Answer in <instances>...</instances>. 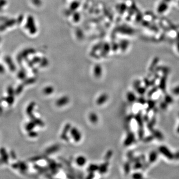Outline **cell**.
I'll return each mask as SVG.
<instances>
[{
  "mask_svg": "<svg viewBox=\"0 0 179 179\" xmlns=\"http://www.w3.org/2000/svg\"><path fill=\"white\" fill-rule=\"evenodd\" d=\"M150 132L152 133V134L154 136V138H156V139H158L159 140H162L163 139H164V136H163L162 133L158 130L153 129Z\"/></svg>",
  "mask_w": 179,
  "mask_h": 179,
  "instance_id": "11",
  "label": "cell"
},
{
  "mask_svg": "<svg viewBox=\"0 0 179 179\" xmlns=\"http://www.w3.org/2000/svg\"><path fill=\"white\" fill-rule=\"evenodd\" d=\"M168 104L166 103L165 101L164 102H161V103H160V108L162 109V110H166L167 108V107H168Z\"/></svg>",
  "mask_w": 179,
  "mask_h": 179,
  "instance_id": "33",
  "label": "cell"
},
{
  "mask_svg": "<svg viewBox=\"0 0 179 179\" xmlns=\"http://www.w3.org/2000/svg\"><path fill=\"white\" fill-rule=\"evenodd\" d=\"M142 116V115L141 112H140L137 114H136L134 116V118L139 128H143L144 120H143V117Z\"/></svg>",
  "mask_w": 179,
  "mask_h": 179,
  "instance_id": "7",
  "label": "cell"
},
{
  "mask_svg": "<svg viewBox=\"0 0 179 179\" xmlns=\"http://www.w3.org/2000/svg\"><path fill=\"white\" fill-rule=\"evenodd\" d=\"M166 77L163 76L160 80L159 85V88L162 91L163 93H165L166 91Z\"/></svg>",
  "mask_w": 179,
  "mask_h": 179,
  "instance_id": "10",
  "label": "cell"
},
{
  "mask_svg": "<svg viewBox=\"0 0 179 179\" xmlns=\"http://www.w3.org/2000/svg\"><path fill=\"white\" fill-rule=\"evenodd\" d=\"M126 97H127L128 101L130 103H134L137 100V98H136V97L135 96V94L132 92H128Z\"/></svg>",
  "mask_w": 179,
  "mask_h": 179,
  "instance_id": "16",
  "label": "cell"
},
{
  "mask_svg": "<svg viewBox=\"0 0 179 179\" xmlns=\"http://www.w3.org/2000/svg\"><path fill=\"white\" fill-rule=\"evenodd\" d=\"M94 177H95V174H94V172H89V175L87 176L86 178L87 179H92L94 178Z\"/></svg>",
  "mask_w": 179,
  "mask_h": 179,
  "instance_id": "36",
  "label": "cell"
},
{
  "mask_svg": "<svg viewBox=\"0 0 179 179\" xmlns=\"http://www.w3.org/2000/svg\"><path fill=\"white\" fill-rule=\"evenodd\" d=\"M112 151L109 150L107 152L106 154L105 155V161H109V160L110 159V158L112 157Z\"/></svg>",
  "mask_w": 179,
  "mask_h": 179,
  "instance_id": "29",
  "label": "cell"
},
{
  "mask_svg": "<svg viewBox=\"0 0 179 179\" xmlns=\"http://www.w3.org/2000/svg\"><path fill=\"white\" fill-rule=\"evenodd\" d=\"M154 139V137L152 134V135L146 136L145 138H143V140L145 143H148V142H150L151 141H152Z\"/></svg>",
  "mask_w": 179,
  "mask_h": 179,
  "instance_id": "28",
  "label": "cell"
},
{
  "mask_svg": "<svg viewBox=\"0 0 179 179\" xmlns=\"http://www.w3.org/2000/svg\"><path fill=\"white\" fill-rule=\"evenodd\" d=\"M144 130L143 128H138V138L140 140H142L144 138Z\"/></svg>",
  "mask_w": 179,
  "mask_h": 179,
  "instance_id": "22",
  "label": "cell"
},
{
  "mask_svg": "<svg viewBox=\"0 0 179 179\" xmlns=\"http://www.w3.org/2000/svg\"><path fill=\"white\" fill-rule=\"evenodd\" d=\"M173 93L175 95H179V86L176 87L173 90Z\"/></svg>",
  "mask_w": 179,
  "mask_h": 179,
  "instance_id": "35",
  "label": "cell"
},
{
  "mask_svg": "<svg viewBox=\"0 0 179 179\" xmlns=\"http://www.w3.org/2000/svg\"><path fill=\"white\" fill-rule=\"evenodd\" d=\"M59 146L58 145H54L50 147L49 148L47 149L46 150L45 152L47 154H51V153H53L56 152H57V151L59 150Z\"/></svg>",
  "mask_w": 179,
  "mask_h": 179,
  "instance_id": "14",
  "label": "cell"
},
{
  "mask_svg": "<svg viewBox=\"0 0 179 179\" xmlns=\"http://www.w3.org/2000/svg\"><path fill=\"white\" fill-rule=\"evenodd\" d=\"M158 149H159V152L163 155L164 156L166 157V158H168L169 160L173 159L174 155L167 147L163 146V145L159 147Z\"/></svg>",
  "mask_w": 179,
  "mask_h": 179,
  "instance_id": "1",
  "label": "cell"
},
{
  "mask_svg": "<svg viewBox=\"0 0 179 179\" xmlns=\"http://www.w3.org/2000/svg\"><path fill=\"white\" fill-rule=\"evenodd\" d=\"M143 120L144 122H148L149 121V118L148 116V115H145L143 116Z\"/></svg>",
  "mask_w": 179,
  "mask_h": 179,
  "instance_id": "39",
  "label": "cell"
},
{
  "mask_svg": "<svg viewBox=\"0 0 179 179\" xmlns=\"http://www.w3.org/2000/svg\"><path fill=\"white\" fill-rule=\"evenodd\" d=\"M34 106H35V103H31L30 105H29V107L27 109V113L30 116H32V112H33V110L34 109Z\"/></svg>",
  "mask_w": 179,
  "mask_h": 179,
  "instance_id": "21",
  "label": "cell"
},
{
  "mask_svg": "<svg viewBox=\"0 0 179 179\" xmlns=\"http://www.w3.org/2000/svg\"><path fill=\"white\" fill-rule=\"evenodd\" d=\"M135 137L134 134L132 132H128L127 136L124 141V145L126 146H128L132 145L135 141Z\"/></svg>",
  "mask_w": 179,
  "mask_h": 179,
  "instance_id": "3",
  "label": "cell"
},
{
  "mask_svg": "<svg viewBox=\"0 0 179 179\" xmlns=\"http://www.w3.org/2000/svg\"><path fill=\"white\" fill-rule=\"evenodd\" d=\"M71 128V126L70 124H67L65 125V127L64 128L63 130V132H62L61 135V139H63L65 141H68L69 140V137L67 135V134L69 132H70Z\"/></svg>",
  "mask_w": 179,
  "mask_h": 179,
  "instance_id": "5",
  "label": "cell"
},
{
  "mask_svg": "<svg viewBox=\"0 0 179 179\" xmlns=\"http://www.w3.org/2000/svg\"><path fill=\"white\" fill-rule=\"evenodd\" d=\"M174 155V159H175L176 160H179V151L177 152Z\"/></svg>",
  "mask_w": 179,
  "mask_h": 179,
  "instance_id": "40",
  "label": "cell"
},
{
  "mask_svg": "<svg viewBox=\"0 0 179 179\" xmlns=\"http://www.w3.org/2000/svg\"><path fill=\"white\" fill-rule=\"evenodd\" d=\"M177 132L178 134H179V125L178 126L177 129Z\"/></svg>",
  "mask_w": 179,
  "mask_h": 179,
  "instance_id": "41",
  "label": "cell"
},
{
  "mask_svg": "<svg viewBox=\"0 0 179 179\" xmlns=\"http://www.w3.org/2000/svg\"><path fill=\"white\" fill-rule=\"evenodd\" d=\"M109 165V161H105L104 163L101 164V165L99 166L98 171L101 174L106 173L108 171Z\"/></svg>",
  "mask_w": 179,
  "mask_h": 179,
  "instance_id": "8",
  "label": "cell"
},
{
  "mask_svg": "<svg viewBox=\"0 0 179 179\" xmlns=\"http://www.w3.org/2000/svg\"><path fill=\"white\" fill-rule=\"evenodd\" d=\"M99 168V166L97 164H91L90 165L88 168H87V171L89 172H95V171H98Z\"/></svg>",
  "mask_w": 179,
  "mask_h": 179,
  "instance_id": "18",
  "label": "cell"
},
{
  "mask_svg": "<svg viewBox=\"0 0 179 179\" xmlns=\"http://www.w3.org/2000/svg\"><path fill=\"white\" fill-rule=\"evenodd\" d=\"M70 133L71 136L72 137L75 142H78L81 140L82 138V135L79 130L77 128H71L70 130Z\"/></svg>",
  "mask_w": 179,
  "mask_h": 179,
  "instance_id": "2",
  "label": "cell"
},
{
  "mask_svg": "<svg viewBox=\"0 0 179 179\" xmlns=\"http://www.w3.org/2000/svg\"><path fill=\"white\" fill-rule=\"evenodd\" d=\"M137 102L140 104L141 105H144L146 103V101L145 100L144 98L143 97H140L138 98V99L136 100Z\"/></svg>",
  "mask_w": 179,
  "mask_h": 179,
  "instance_id": "31",
  "label": "cell"
},
{
  "mask_svg": "<svg viewBox=\"0 0 179 179\" xmlns=\"http://www.w3.org/2000/svg\"></svg>",
  "mask_w": 179,
  "mask_h": 179,
  "instance_id": "42",
  "label": "cell"
},
{
  "mask_svg": "<svg viewBox=\"0 0 179 179\" xmlns=\"http://www.w3.org/2000/svg\"><path fill=\"white\" fill-rule=\"evenodd\" d=\"M29 135L31 136V137H36L37 136V134L36 133V132H32V131H31L30 132V133H29Z\"/></svg>",
  "mask_w": 179,
  "mask_h": 179,
  "instance_id": "38",
  "label": "cell"
},
{
  "mask_svg": "<svg viewBox=\"0 0 179 179\" xmlns=\"http://www.w3.org/2000/svg\"><path fill=\"white\" fill-rule=\"evenodd\" d=\"M158 157V153L156 151H153L150 153L149 156V163H153L156 161Z\"/></svg>",
  "mask_w": 179,
  "mask_h": 179,
  "instance_id": "12",
  "label": "cell"
},
{
  "mask_svg": "<svg viewBox=\"0 0 179 179\" xmlns=\"http://www.w3.org/2000/svg\"><path fill=\"white\" fill-rule=\"evenodd\" d=\"M143 163H142L141 162H140V161L135 162V163H134V166H133V169L134 170L141 169V168H142V167H143Z\"/></svg>",
  "mask_w": 179,
  "mask_h": 179,
  "instance_id": "27",
  "label": "cell"
},
{
  "mask_svg": "<svg viewBox=\"0 0 179 179\" xmlns=\"http://www.w3.org/2000/svg\"><path fill=\"white\" fill-rule=\"evenodd\" d=\"M132 178L135 179H142L143 178V176L140 173H135L133 174Z\"/></svg>",
  "mask_w": 179,
  "mask_h": 179,
  "instance_id": "32",
  "label": "cell"
},
{
  "mask_svg": "<svg viewBox=\"0 0 179 179\" xmlns=\"http://www.w3.org/2000/svg\"><path fill=\"white\" fill-rule=\"evenodd\" d=\"M54 92V88L51 86H48L44 88L43 90V93L45 95H50L53 93Z\"/></svg>",
  "mask_w": 179,
  "mask_h": 179,
  "instance_id": "20",
  "label": "cell"
},
{
  "mask_svg": "<svg viewBox=\"0 0 179 179\" xmlns=\"http://www.w3.org/2000/svg\"><path fill=\"white\" fill-rule=\"evenodd\" d=\"M140 82L139 81H136V82H135V83H134V89L136 90L138 88H139V87L140 86Z\"/></svg>",
  "mask_w": 179,
  "mask_h": 179,
  "instance_id": "34",
  "label": "cell"
},
{
  "mask_svg": "<svg viewBox=\"0 0 179 179\" xmlns=\"http://www.w3.org/2000/svg\"><path fill=\"white\" fill-rule=\"evenodd\" d=\"M124 170L126 174H128L130 171V163L129 161L126 163L124 165Z\"/></svg>",
  "mask_w": 179,
  "mask_h": 179,
  "instance_id": "23",
  "label": "cell"
},
{
  "mask_svg": "<svg viewBox=\"0 0 179 179\" xmlns=\"http://www.w3.org/2000/svg\"><path fill=\"white\" fill-rule=\"evenodd\" d=\"M144 82H145V85L146 88H148L151 86L150 82L148 80L145 79Z\"/></svg>",
  "mask_w": 179,
  "mask_h": 179,
  "instance_id": "37",
  "label": "cell"
},
{
  "mask_svg": "<svg viewBox=\"0 0 179 179\" xmlns=\"http://www.w3.org/2000/svg\"><path fill=\"white\" fill-rule=\"evenodd\" d=\"M156 118L153 116L152 117V118H151V120L148 122L147 126V128L150 132L154 129V126L156 124Z\"/></svg>",
  "mask_w": 179,
  "mask_h": 179,
  "instance_id": "17",
  "label": "cell"
},
{
  "mask_svg": "<svg viewBox=\"0 0 179 179\" xmlns=\"http://www.w3.org/2000/svg\"><path fill=\"white\" fill-rule=\"evenodd\" d=\"M137 91V93L139 94L140 96H143V95L145 94L146 92V88L145 87H139V88L136 90Z\"/></svg>",
  "mask_w": 179,
  "mask_h": 179,
  "instance_id": "24",
  "label": "cell"
},
{
  "mask_svg": "<svg viewBox=\"0 0 179 179\" xmlns=\"http://www.w3.org/2000/svg\"><path fill=\"white\" fill-rule=\"evenodd\" d=\"M108 99V96L106 94H103L101 95L98 98L97 100V104L98 105H102L106 102V101Z\"/></svg>",
  "mask_w": 179,
  "mask_h": 179,
  "instance_id": "9",
  "label": "cell"
},
{
  "mask_svg": "<svg viewBox=\"0 0 179 179\" xmlns=\"http://www.w3.org/2000/svg\"><path fill=\"white\" fill-rule=\"evenodd\" d=\"M147 104L148 105V108L147 109V112H149V111L154 109L155 107L156 102L154 100L151 99H149L146 101Z\"/></svg>",
  "mask_w": 179,
  "mask_h": 179,
  "instance_id": "15",
  "label": "cell"
},
{
  "mask_svg": "<svg viewBox=\"0 0 179 179\" xmlns=\"http://www.w3.org/2000/svg\"><path fill=\"white\" fill-rule=\"evenodd\" d=\"M69 98L67 96H64L58 100L56 102V104L58 107H62L67 105V104L69 103Z\"/></svg>",
  "mask_w": 179,
  "mask_h": 179,
  "instance_id": "6",
  "label": "cell"
},
{
  "mask_svg": "<svg viewBox=\"0 0 179 179\" xmlns=\"http://www.w3.org/2000/svg\"><path fill=\"white\" fill-rule=\"evenodd\" d=\"M158 87H154L153 88H152L148 92V93L147 94V96H148V97L149 98H150L155 93H156L157 91H158Z\"/></svg>",
  "mask_w": 179,
  "mask_h": 179,
  "instance_id": "25",
  "label": "cell"
},
{
  "mask_svg": "<svg viewBox=\"0 0 179 179\" xmlns=\"http://www.w3.org/2000/svg\"><path fill=\"white\" fill-rule=\"evenodd\" d=\"M164 101L167 103L168 105L172 104L173 102V99L171 96L169 95H166L164 97Z\"/></svg>",
  "mask_w": 179,
  "mask_h": 179,
  "instance_id": "26",
  "label": "cell"
},
{
  "mask_svg": "<svg viewBox=\"0 0 179 179\" xmlns=\"http://www.w3.org/2000/svg\"><path fill=\"white\" fill-rule=\"evenodd\" d=\"M89 120L93 124H96L98 121V117L95 113L92 112L90 114Z\"/></svg>",
  "mask_w": 179,
  "mask_h": 179,
  "instance_id": "19",
  "label": "cell"
},
{
  "mask_svg": "<svg viewBox=\"0 0 179 179\" xmlns=\"http://www.w3.org/2000/svg\"><path fill=\"white\" fill-rule=\"evenodd\" d=\"M86 159L85 157L83 156H78L76 159V162L77 164L79 166H83L86 164Z\"/></svg>",
  "mask_w": 179,
  "mask_h": 179,
  "instance_id": "13",
  "label": "cell"
},
{
  "mask_svg": "<svg viewBox=\"0 0 179 179\" xmlns=\"http://www.w3.org/2000/svg\"><path fill=\"white\" fill-rule=\"evenodd\" d=\"M46 160L49 163V165L48 168L51 171L52 173L53 174H57L58 172V169L60 167V165L57 164L53 160H47V159H46Z\"/></svg>",
  "mask_w": 179,
  "mask_h": 179,
  "instance_id": "4",
  "label": "cell"
},
{
  "mask_svg": "<svg viewBox=\"0 0 179 179\" xmlns=\"http://www.w3.org/2000/svg\"><path fill=\"white\" fill-rule=\"evenodd\" d=\"M35 125H36V124H35L33 122H29V124H27V128H27V130H28L29 132H31V130L33 129V128H34Z\"/></svg>",
  "mask_w": 179,
  "mask_h": 179,
  "instance_id": "30",
  "label": "cell"
}]
</instances>
